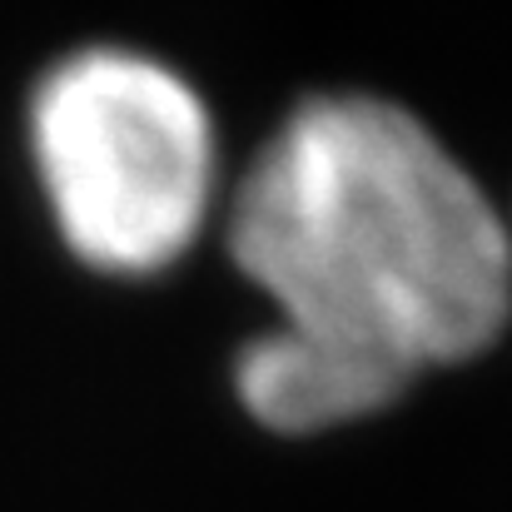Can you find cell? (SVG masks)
Masks as SVG:
<instances>
[{
    "instance_id": "1",
    "label": "cell",
    "mask_w": 512,
    "mask_h": 512,
    "mask_svg": "<svg viewBox=\"0 0 512 512\" xmlns=\"http://www.w3.org/2000/svg\"><path fill=\"white\" fill-rule=\"evenodd\" d=\"M229 254L284 334L398 398L478 358L512 314V229L408 110L314 95L279 120L229 204Z\"/></svg>"
},
{
    "instance_id": "2",
    "label": "cell",
    "mask_w": 512,
    "mask_h": 512,
    "mask_svg": "<svg viewBox=\"0 0 512 512\" xmlns=\"http://www.w3.org/2000/svg\"><path fill=\"white\" fill-rule=\"evenodd\" d=\"M25 130L50 219L90 269L160 274L204 229L214 125L194 85L155 55H65L40 75Z\"/></svg>"
},
{
    "instance_id": "3",
    "label": "cell",
    "mask_w": 512,
    "mask_h": 512,
    "mask_svg": "<svg viewBox=\"0 0 512 512\" xmlns=\"http://www.w3.org/2000/svg\"><path fill=\"white\" fill-rule=\"evenodd\" d=\"M234 388H239V403L264 428L289 433V438L348 428L398 403V393L378 383L373 373L284 329H264L259 339L239 348Z\"/></svg>"
}]
</instances>
